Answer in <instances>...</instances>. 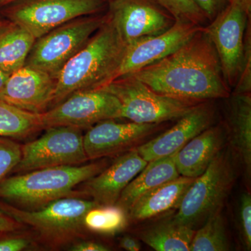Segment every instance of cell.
I'll return each instance as SVG.
<instances>
[{
	"label": "cell",
	"mask_w": 251,
	"mask_h": 251,
	"mask_svg": "<svg viewBox=\"0 0 251 251\" xmlns=\"http://www.w3.org/2000/svg\"><path fill=\"white\" fill-rule=\"evenodd\" d=\"M128 75L157 93L198 103L231 94L204 27L173 53Z\"/></svg>",
	"instance_id": "cell-1"
},
{
	"label": "cell",
	"mask_w": 251,
	"mask_h": 251,
	"mask_svg": "<svg viewBox=\"0 0 251 251\" xmlns=\"http://www.w3.org/2000/svg\"><path fill=\"white\" fill-rule=\"evenodd\" d=\"M126 49L127 44L106 15L105 22L85 47L61 71L50 108L73 94L98 90L114 80Z\"/></svg>",
	"instance_id": "cell-2"
},
{
	"label": "cell",
	"mask_w": 251,
	"mask_h": 251,
	"mask_svg": "<svg viewBox=\"0 0 251 251\" xmlns=\"http://www.w3.org/2000/svg\"><path fill=\"white\" fill-rule=\"evenodd\" d=\"M106 167V162L100 161L43 168L6 177L0 182V201L25 210L41 209L61 198L80 196L74 188Z\"/></svg>",
	"instance_id": "cell-3"
},
{
	"label": "cell",
	"mask_w": 251,
	"mask_h": 251,
	"mask_svg": "<svg viewBox=\"0 0 251 251\" xmlns=\"http://www.w3.org/2000/svg\"><path fill=\"white\" fill-rule=\"evenodd\" d=\"M99 204L77 196L57 200L36 209H19L0 201V209L22 226L35 231L39 240L52 249L76 242L85 235L83 219L86 213Z\"/></svg>",
	"instance_id": "cell-4"
},
{
	"label": "cell",
	"mask_w": 251,
	"mask_h": 251,
	"mask_svg": "<svg viewBox=\"0 0 251 251\" xmlns=\"http://www.w3.org/2000/svg\"><path fill=\"white\" fill-rule=\"evenodd\" d=\"M233 153L223 149L184 195L174 219L196 230L221 211L236 179Z\"/></svg>",
	"instance_id": "cell-5"
},
{
	"label": "cell",
	"mask_w": 251,
	"mask_h": 251,
	"mask_svg": "<svg viewBox=\"0 0 251 251\" xmlns=\"http://www.w3.org/2000/svg\"><path fill=\"white\" fill-rule=\"evenodd\" d=\"M106 20V14L82 16L36 39L25 66L57 79L61 71L89 42Z\"/></svg>",
	"instance_id": "cell-6"
},
{
	"label": "cell",
	"mask_w": 251,
	"mask_h": 251,
	"mask_svg": "<svg viewBox=\"0 0 251 251\" xmlns=\"http://www.w3.org/2000/svg\"><path fill=\"white\" fill-rule=\"evenodd\" d=\"M100 89L118 99L122 119L135 123L162 124L177 120L201 103L157 93L132 75L118 77Z\"/></svg>",
	"instance_id": "cell-7"
},
{
	"label": "cell",
	"mask_w": 251,
	"mask_h": 251,
	"mask_svg": "<svg viewBox=\"0 0 251 251\" xmlns=\"http://www.w3.org/2000/svg\"><path fill=\"white\" fill-rule=\"evenodd\" d=\"M108 0H18L0 9L8 21L25 28L35 39L64 23L98 14L108 6Z\"/></svg>",
	"instance_id": "cell-8"
},
{
	"label": "cell",
	"mask_w": 251,
	"mask_h": 251,
	"mask_svg": "<svg viewBox=\"0 0 251 251\" xmlns=\"http://www.w3.org/2000/svg\"><path fill=\"white\" fill-rule=\"evenodd\" d=\"M40 138L22 146L21 159L14 173L58 166H79L88 161L82 128L55 126L46 128Z\"/></svg>",
	"instance_id": "cell-9"
},
{
	"label": "cell",
	"mask_w": 251,
	"mask_h": 251,
	"mask_svg": "<svg viewBox=\"0 0 251 251\" xmlns=\"http://www.w3.org/2000/svg\"><path fill=\"white\" fill-rule=\"evenodd\" d=\"M251 16L239 5L229 1L204 31L219 57L224 80L234 88L240 75L245 52L246 31Z\"/></svg>",
	"instance_id": "cell-10"
},
{
	"label": "cell",
	"mask_w": 251,
	"mask_h": 251,
	"mask_svg": "<svg viewBox=\"0 0 251 251\" xmlns=\"http://www.w3.org/2000/svg\"><path fill=\"white\" fill-rule=\"evenodd\" d=\"M43 129L55 126L85 128L99 122L122 119L121 104L107 91H82L69 96L41 114Z\"/></svg>",
	"instance_id": "cell-11"
},
{
	"label": "cell",
	"mask_w": 251,
	"mask_h": 251,
	"mask_svg": "<svg viewBox=\"0 0 251 251\" xmlns=\"http://www.w3.org/2000/svg\"><path fill=\"white\" fill-rule=\"evenodd\" d=\"M107 17L127 45L171 28L175 19L152 0H108Z\"/></svg>",
	"instance_id": "cell-12"
},
{
	"label": "cell",
	"mask_w": 251,
	"mask_h": 251,
	"mask_svg": "<svg viewBox=\"0 0 251 251\" xmlns=\"http://www.w3.org/2000/svg\"><path fill=\"white\" fill-rule=\"evenodd\" d=\"M161 124H139L105 120L90 127L83 135L88 160L100 159L134 150L159 128Z\"/></svg>",
	"instance_id": "cell-13"
},
{
	"label": "cell",
	"mask_w": 251,
	"mask_h": 251,
	"mask_svg": "<svg viewBox=\"0 0 251 251\" xmlns=\"http://www.w3.org/2000/svg\"><path fill=\"white\" fill-rule=\"evenodd\" d=\"M204 26L175 21L168 30L127 45L126 51L115 79L133 74L173 53L187 42Z\"/></svg>",
	"instance_id": "cell-14"
},
{
	"label": "cell",
	"mask_w": 251,
	"mask_h": 251,
	"mask_svg": "<svg viewBox=\"0 0 251 251\" xmlns=\"http://www.w3.org/2000/svg\"><path fill=\"white\" fill-rule=\"evenodd\" d=\"M55 85L47 73L24 66L9 75L0 99L25 111L44 113L50 107Z\"/></svg>",
	"instance_id": "cell-15"
},
{
	"label": "cell",
	"mask_w": 251,
	"mask_h": 251,
	"mask_svg": "<svg viewBox=\"0 0 251 251\" xmlns=\"http://www.w3.org/2000/svg\"><path fill=\"white\" fill-rule=\"evenodd\" d=\"M214 108L208 101L196 105L174 126L135 149L147 162L173 154L214 122Z\"/></svg>",
	"instance_id": "cell-16"
},
{
	"label": "cell",
	"mask_w": 251,
	"mask_h": 251,
	"mask_svg": "<svg viewBox=\"0 0 251 251\" xmlns=\"http://www.w3.org/2000/svg\"><path fill=\"white\" fill-rule=\"evenodd\" d=\"M148 163L135 149L126 151L108 168L85 181L82 193L99 205H115L124 189Z\"/></svg>",
	"instance_id": "cell-17"
},
{
	"label": "cell",
	"mask_w": 251,
	"mask_h": 251,
	"mask_svg": "<svg viewBox=\"0 0 251 251\" xmlns=\"http://www.w3.org/2000/svg\"><path fill=\"white\" fill-rule=\"evenodd\" d=\"M226 138L222 126H211L188 142L175 155L180 176L197 178L202 175L224 148Z\"/></svg>",
	"instance_id": "cell-18"
},
{
	"label": "cell",
	"mask_w": 251,
	"mask_h": 251,
	"mask_svg": "<svg viewBox=\"0 0 251 251\" xmlns=\"http://www.w3.org/2000/svg\"><path fill=\"white\" fill-rule=\"evenodd\" d=\"M226 122V135L231 151L245 171L248 177L251 173V93L229 96Z\"/></svg>",
	"instance_id": "cell-19"
},
{
	"label": "cell",
	"mask_w": 251,
	"mask_h": 251,
	"mask_svg": "<svg viewBox=\"0 0 251 251\" xmlns=\"http://www.w3.org/2000/svg\"><path fill=\"white\" fill-rule=\"evenodd\" d=\"M195 179L179 176L161 185L137 201L127 213L128 217L132 221H142L177 209Z\"/></svg>",
	"instance_id": "cell-20"
},
{
	"label": "cell",
	"mask_w": 251,
	"mask_h": 251,
	"mask_svg": "<svg viewBox=\"0 0 251 251\" xmlns=\"http://www.w3.org/2000/svg\"><path fill=\"white\" fill-rule=\"evenodd\" d=\"M176 153L148 162L143 171L124 189L115 205L128 213L140 198L179 176L175 165Z\"/></svg>",
	"instance_id": "cell-21"
},
{
	"label": "cell",
	"mask_w": 251,
	"mask_h": 251,
	"mask_svg": "<svg viewBox=\"0 0 251 251\" xmlns=\"http://www.w3.org/2000/svg\"><path fill=\"white\" fill-rule=\"evenodd\" d=\"M35 40L25 28L6 19L0 27V69L11 75L24 67Z\"/></svg>",
	"instance_id": "cell-22"
},
{
	"label": "cell",
	"mask_w": 251,
	"mask_h": 251,
	"mask_svg": "<svg viewBox=\"0 0 251 251\" xmlns=\"http://www.w3.org/2000/svg\"><path fill=\"white\" fill-rule=\"evenodd\" d=\"M196 230L174 219L163 220L142 231L140 237L156 251H188Z\"/></svg>",
	"instance_id": "cell-23"
},
{
	"label": "cell",
	"mask_w": 251,
	"mask_h": 251,
	"mask_svg": "<svg viewBox=\"0 0 251 251\" xmlns=\"http://www.w3.org/2000/svg\"><path fill=\"white\" fill-rule=\"evenodd\" d=\"M42 129L41 114L21 110L0 99V137L23 139Z\"/></svg>",
	"instance_id": "cell-24"
},
{
	"label": "cell",
	"mask_w": 251,
	"mask_h": 251,
	"mask_svg": "<svg viewBox=\"0 0 251 251\" xmlns=\"http://www.w3.org/2000/svg\"><path fill=\"white\" fill-rule=\"evenodd\" d=\"M229 243L221 211L211 216L198 228L190 246L191 251H226Z\"/></svg>",
	"instance_id": "cell-25"
},
{
	"label": "cell",
	"mask_w": 251,
	"mask_h": 251,
	"mask_svg": "<svg viewBox=\"0 0 251 251\" xmlns=\"http://www.w3.org/2000/svg\"><path fill=\"white\" fill-rule=\"evenodd\" d=\"M128 214L116 205H98L90 209L83 219L86 230L97 233L115 234L126 226Z\"/></svg>",
	"instance_id": "cell-26"
},
{
	"label": "cell",
	"mask_w": 251,
	"mask_h": 251,
	"mask_svg": "<svg viewBox=\"0 0 251 251\" xmlns=\"http://www.w3.org/2000/svg\"><path fill=\"white\" fill-rule=\"evenodd\" d=\"M175 18L205 26L208 20L193 0H152Z\"/></svg>",
	"instance_id": "cell-27"
},
{
	"label": "cell",
	"mask_w": 251,
	"mask_h": 251,
	"mask_svg": "<svg viewBox=\"0 0 251 251\" xmlns=\"http://www.w3.org/2000/svg\"><path fill=\"white\" fill-rule=\"evenodd\" d=\"M22 153V145L11 138L0 137V182L17 166Z\"/></svg>",
	"instance_id": "cell-28"
},
{
	"label": "cell",
	"mask_w": 251,
	"mask_h": 251,
	"mask_svg": "<svg viewBox=\"0 0 251 251\" xmlns=\"http://www.w3.org/2000/svg\"><path fill=\"white\" fill-rule=\"evenodd\" d=\"M251 93V21L248 25L245 36V52L240 75L232 94Z\"/></svg>",
	"instance_id": "cell-29"
},
{
	"label": "cell",
	"mask_w": 251,
	"mask_h": 251,
	"mask_svg": "<svg viewBox=\"0 0 251 251\" xmlns=\"http://www.w3.org/2000/svg\"><path fill=\"white\" fill-rule=\"evenodd\" d=\"M239 229L241 239L248 251L251 249V193H244L239 200Z\"/></svg>",
	"instance_id": "cell-30"
},
{
	"label": "cell",
	"mask_w": 251,
	"mask_h": 251,
	"mask_svg": "<svg viewBox=\"0 0 251 251\" xmlns=\"http://www.w3.org/2000/svg\"><path fill=\"white\" fill-rule=\"evenodd\" d=\"M193 1L209 22L229 3V0H193Z\"/></svg>",
	"instance_id": "cell-31"
},
{
	"label": "cell",
	"mask_w": 251,
	"mask_h": 251,
	"mask_svg": "<svg viewBox=\"0 0 251 251\" xmlns=\"http://www.w3.org/2000/svg\"><path fill=\"white\" fill-rule=\"evenodd\" d=\"M31 241L23 237L0 238V251H21L29 248Z\"/></svg>",
	"instance_id": "cell-32"
},
{
	"label": "cell",
	"mask_w": 251,
	"mask_h": 251,
	"mask_svg": "<svg viewBox=\"0 0 251 251\" xmlns=\"http://www.w3.org/2000/svg\"><path fill=\"white\" fill-rule=\"evenodd\" d=\"M23 226L0 209V233L17 232Z\"/></svg>",
	"instance_id": "cell-33"
},
{
	"label": "cell",
	"mask_w": 251,
	"mask_h": 251,
	"mask_svg": "<svg viewBox=\"0 0 251 251\" xmlns=\"http://www.w3.org/2000/svg\"><path fill=\"white\" fill-rule=\"evenodd\" d=\"M108 247L100 243L92 241H79L74 242L69 251H108Z\"/></svg>",
	"instance_id": "cell-34"
},
{
	"label": "cell",
	"mask_w": 251,
	"mask_h": 251,
	"mask_svg": "<svg viewBox=\"0 0 251 251\" xmlns=\"http://www.w3.org/2000/svg\"><path fill=\"white\" fill-rule=\"evenodd\" d=\"M120 247L128 251H138L141 249L140 242L130 236H125L120 242Z\"/></svg>",
	"instance_id": "cell-35"
},
{
	"label": "cell",
	"mask_w": 251,
	"mask_h": 251,
	"mask_svg": "<svg viewBox=\"0 0 251 251\" xmlns=\"http://www.w3.org/2000/svg\"><path fill=\"white\" fill-rule=\"evenodd\" d=\"M229 1L236 3L242 8L249 16H251V0H229Z\"/></svg>",
	"instance_id": "cell-36"
},
{
	"label": "cell",
	"mask_w": 251,
	"mask_h": 251,
	"mask_svg": "<svg viewBox=\"0 0 251 251\" xmlns=\"http://www.w3.org/2000/svg\"><path fill=\"white\" fill-rule=\"evenodd\" d=\"M9 74L0 69V92L4 88L6 80L9 78Z\"/></svg>",
	"instance_id": "cell-37"
},
{
	"label": "cell",
	"mask_w": 251,
	"mask_h": 251,
	"mask_svg": "<svg viewBox=\"0 0 251 251\" xmlns=\"http://www.w3.org/2000/svg\"><path fill=\"white\" fill-rule=\"evenodd\" d=\"M18 0H0V9L4 8L8 5L12 4Z\"/></svg>",
	"instance_id": "cell-38"
},
{
	"label": "cell",
	"mask_w": 251,
	"mask_h": 251,
	"mask_svg": "<svg viewBox=\"0 0 251 251\" xmlns=\"http://www.w3.org/2000/svg\"><path fill=\"white\" fill-rule=\"evenodd\" d=\"M5 21H6V18H4L0 14V27H1V25L5 22Z\"/></svg>",
	"instance_id": "cell-39"
}]
</instances>
